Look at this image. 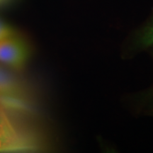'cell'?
<instances>
[{
  "mask_svg": "<svg viewBox=\"0 0 153 153\" xmlns=\"http://www.w3.org/2000/svg\"><path fill=\"white\" fill-rule=\"evenodd\" d=\"M28 51L25 45L14 37L0 41V62L14 68L25 64Z\"/></svg>",
  "mask_w": 153,
  "mask_h": 153,
  "instance_id": "2",
  "label": "cell"
},
{
  "mask_svg": "<svg viewBox=\"0 0 153 153\" xmlns=\"http://www.w3.org/2000/svg\"><path fill=\"white\" fill-rule=\"evenodd\" d=\"M135 44L140 48L153 45V20L137 32L135 36Z\"/></svg>",
  "mask_w": 153,
  "mask_h": 153,
  "instance_id": "4",
  "label": "cell"
},
{
  "mask_svg": "<svg viewBox=\"0 0 153 153\" xmlns=\"http://www.w3.org/2000/svg\"><path fill=\"white\" fill-rule=\"evenodd\" d=\"M14 37V31L9 26L0 21V41Z\"/></svg>",
  "mask_w": 153,
  "mask_h": 153,
  "instance_id": "5",
  "label": "cell"
},
{
  "mask_svg": "<svg viewBox=\"0 0 153 153\" xmlns=\"http://www.w3.org/2000/svg\"><path fill=\"white\" fill-rule=\"evenodd\" d=\"M19 88L13 76L0 66V96L17 97Z\"/></svg>",
  "mask_w": 153,
  "mask_h": 153,
  "instance_id": "3",
  "label": "cell"
},
{
  "mask_svg": "<svg viewBox=\"0 0 153 153\" xmlns=\"http://www.w3.org/2000/svg\"><path fill=\"white\" fill-rule=\"evenodd\" d=\"M33 149V145L19 134L7 115L0 109V152Z\"/></svg>",
  "mask_w": 153,
  "mask_h": 153,
  "instance_id": "1",
  "label": "cell"
}]
</instances>
